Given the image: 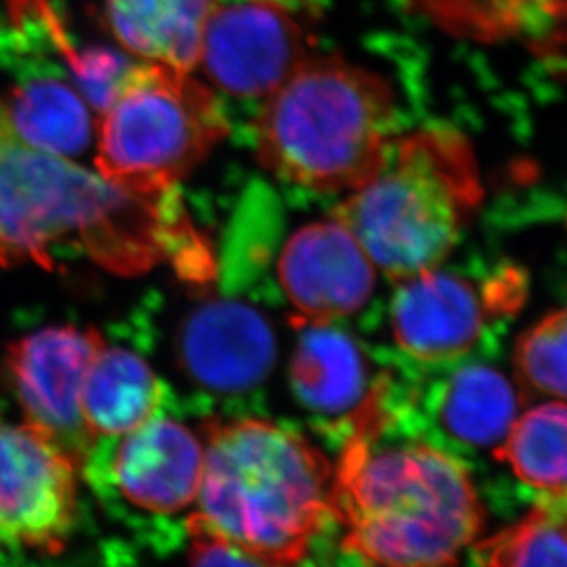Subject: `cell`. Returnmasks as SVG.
Here are the masks:
<instances>
[{
  "mask_svg": "<svg viewBox=\"0 0 567 567\" xmlns=\"http://www.w3.org/2000/svg\"><path fill=\"white\" fill-rule=\"evenodd\" d=\"M61 246L82 247L118 275L142 274L164 258L207 268L172 194H133L72 158L30 146L17 137L0 99V268H52Z\"/></svg>",
  "mask_w": 567,
  "mask_h": 567,
  "instance_id": "6da1fadb",
  "label": "cell"
},
{
  "mask_svg": "<svg viewBox=\"0 0 567 567\" xmlns=\"http://www.w3.org/2000/svg\"><path fill=\"white\" fill-rule=\"evenodd\" d=\"M385 382L355 413L338 468L333 519L347 551L371 567H450L483 527L457 458L422 441H383Z\"/></svg>",
  "mask_w": 567,
  "mask_h": 567,
  "instance_id": "7a4b0ae2",
  "label": "cell"
},
{
  "mask_svg": "<svg viewBox=\"0 0 567 567\" xmlns=\"http://www.w3.org/2000/svg\"><path fill=\"white\" fill-rule=\"evenodd\" d=\"M205 466L197 513L225 540L289 567L333 519V466L308 439L258 419L203 430Z\"/></svg>",
  "mask_w": 567,
  "mask_h": 567,
  "instance_id": "3957f363",
  "label": "cell"
},
{
  "mask_svg": "<svg viewBox=\"0 0 567 567\" xmlns=\"http://www.w3.org/2000/svg\"><path fill=\"white\" fill-rule=\"evenodd\" d=\"M396 133L388 80L339 55L306 58L255 122L260 163L317 192H352L371 179Z\"/></svg>",
  "mask_w": 567,
  "mask_h": 567,
  "instance_id": "277c9868",
  "label": "cell"
},
{
  "mask_svg": "<svg viewBox=\"0 0 567 567\" xmlns=\"http://www.w3.org/2000/svg\"><path fill=\"white\" fill-rule=\"evenodd\" d=\"M333 210L389 279L439 268L480 205L474 152L447 130L396 137L377 174Z\"/></svg>",
  "mask_w": 567,
  "mask_h": 567,
  "instance_id": "5b68a950",
  "label": "cell"
},
{
  "mask_svg": "<svg viewBox=\"0 0 567 567\" xmlns=\"http://www.w3.org/2000/svg\"><path fill=\"white\" fill-rule=\"evenodd\" d=\"M96 124V172L124 190L168 196L229 133L218 99L190 72L130 66Z\"/></svg>",
  "mask_w": 567,
  "mask_h": 567,
  "instance_id": "8992f818",
  "label": "cell"
},
{
  "mask_svg": "<svg viewBox=\"0 0 567 567\" xmlns=\"http://www.w3.org/2000/svg\"><path fill=\"white\" fill-rule=\"evenodd\" d=\"M310 55L302 22L280 0H214L196 69L225 93L266 99Z\"/></svg>",
  "mask_w": 567,
  "mask_h": 567,
  "instance_id": "52a82bcc",
  "label": "cell"
},
{
  "mask_svg": "<svg viewBox=\"0 0 567 567\" xmlns=\"http://www.w3.org/2000/svg\"><path fill=\"white\" fill-rule=\"evenodd\" d=\"M105 341L94 328L49 327L8 344L6 380L24 422L69 453L85 458L94 436L83 421L82 388Z\"/></svg>",
  "mask_w": 567,
  "mask_h": 567,
  "instance_id": "ba28073f",
  "label": "cell"
},
{
  "mask_svg": "<svg viewBox=\"0 0 567 567\" xmlns=\"http://www.w3.org/2000/svg\"><path fill=\"white\" fill-rule=\"evenodd\" d=\"M391 321L400 349L422 363H450L474 349L492 317L524 297L518 274L505 271L491 288L433 268L399 282Z\"/></svg>",
  "mask_w": 567,
  "mask_h": 567,
  "instance_id": "9c48e42d",
  "label": "cell"
},
{
  "mask_svg": "<svg viewBox=\"0 0 567 567\" xmlns=\"http://www.w3.org/2000/svg\"><path fill=\"white\" fill-rule=\"evenodd\" d=\"M76 511V461L27 422L0 419V536L54 555Z\"/></svg>",
  "mask_w": 567,
  "mask_h": 567,
  "instance_id": "30bf717a",
  "label": "cell"
},
{
  "mask_svg": "<svg viewBox=\"0 0 567 567\" xmlns=\"http://www.w3.org/2000/svg\"><path fill=\"white\" fill-rule=\"evenodd\" d=\"M279 279L299 324H327L365 306L377 284V266L332 216L305 225L289 238Z\"/></svg>",
  "mask_w": 567,
  "mask_h": 567,
  "instance_id": "8fae6325",
  "label": "cell"
},
{
  "mask_svg": "<svg viewBox=\"0 0 567 567\" xmlns=\"http://www.w3.org/2000/svg\"><path fill=\"white\" fill-rule=\"evenodd\" d=\"M177 347L186 374L216 393L257 388L277 358L268 319L238 300H210L192 311L181 327Z\"/></svg>",
  "mask_w": 567,
  "mask_h": 567,
  "instance_id": "7c38bea8",
  "label": "cell"
},
{
  "mask_svg": "<svg viewBox=\"0 0 567 567\" xmlns=\"http://www.w3.org/2000/svg\"><path fill=\"white\" fill-rule=\"evenodd\" d=\"M205 446L181 422L153 416L122 435L113 457V475L122 496L137 507L174 514L197 502Z\"/></svg>",
  "mask_w": 567,
  "mask_h": 567,
  "instance_id": "4fadbf2b",
  "label": "cell"
},
{
  "mask_svg": "<svg viewBox=\"0 0 567 567\" xmlns=\"http://www.w3.org/2000/svg\"><path fill=\"white\" fill-rule=\"evenodd\" d=\"M289 367L297 399L319 415H347L367 404L378 383L371 382L365 355L347 333L327 324L302 322Z\"/></svg>",
  "mask_w": 567,
  "mask_h": 567,
  "instance_id": "5bb4252c",
  "label": "cell"
},
{
  "mask_svg": "<svg viewBox=\"0 0 567 567\" xmlns=\"http://www.w3.org/2000/svg\"><path fill=\"white\" fill-rule=\"evenodd\" d=\"M214 0H105L116 41L147 63L192 72Z\"/></svg>",
  "mask_w": 567,
  "mask_h": 567,
  "instance_id": "9a60e30c",
  "label": "cell"
},
{
  "mask_svg": "<svg viewBox=\"0 0 567 567\" xmlns=\"http://www.w3.org/2000/svg\"><path fill=\"white\" fill-rule=\"evenodd\" d=\"M163 402V383L141 355L107 344L94 355L82 388L83 421L94 441L137 430Z\"/></svg>",
  "mask_w": 567,
  "mask_h": 567,
  "instance_id": "2e32d148",
  "label": "cell"
},
{
  "mask_svg": "<svg viewBox=\"0 0 567 567\" xmlns=\"http://www.w3.org/2000/svg\"><path fill=\"white\" fill-rule=\"evenodd\" d=\"M435 415L442 431L458 444L497 447L522 415V396L494 367H463L436 391Z\"/></svg>",
  "mask_w": 567,
  "mask_h": 567,
  "instance_id": "e0dca14e",
  "label": "cell"
},
{
  "mask_svg": "<svg viewBox=\"0 0 567 567\" xmlns=\"http://www.w3.org/2000/svg\"><path fill=\"white\" fill-rule=\"evenodd\" d=\"M6 115L17 137L60 157H80L93 141V118L82 94L54 78L22 83L8 94Z\"/></svg>",
  "mask_w": 567,
  "mask_h": 567,
  "instance_id": "ac0fdd59",
  "label": "cell"
},
{
  "mask_svg": "<svg viewBox=\"0 0 567 567\" xmlns=\"http://www.w3.org/2000/svg\"><path fill=\"white\" fill-rule=\"evenodd\" d=\"M494 457L536 491H567V404L549 402L516 419Z\"/></svg>",
  "mask_w": 567,
  "mask_h": 567,
  "instance_id": "d6986e66",
  "label": "cell"
},
{
  "mask_svg": "<svg viewBox=\"0 0 567 567\" xmlns=\"http://www.w3.org/2000/svg\"><path fill=\"white\" fill-rule=\"evenodd\" d=\"M483 567H567V491L542 494L527 516L480 542Z\"/></svg>",
  "mask_w": 567,
  "mask_h": 567,
  "instance_id": "ffe728a7",
  "label": "cell"
},
{
  "mask_svg": "<svg viewBox=\"0 0 567 567\" xmlns=\"http://www.w3.org/2000/svg\"><path fill=\"white\" fill-rule=\"evenodd\" d=\"M514 363L527 385L553 399L567 400V306L522 333Z\"/></svg>",
  "mask_w": 567,
  "mask_h": 567,
  "instance_id": "44dd1931",
  "label": "cell"
},
{
  "mask_svg": "<svg viewBox=\"0 0 567 567\" xmlns=\"http://www.w3.org/2000/svg\"><path fill=\"white\" fill-rule=\"evenodd\" d=\"M190 533V555L188 567H284L260 557L257 553L247 551L224 536L216 535L199 519H188Z\"/></svg>",
  "mask_w": 567,
  "mask_h": 567,
  "instance_id": "7402d4cb",
  "label": "cell"
},
{
  "mask_svg": "<svg viewBox=\"0 0 567 567\" xmlns=\"http://www.w3.org/2000/svg\"><path fill=\"white\" fill-rule=\"evenodd\" d=\"M540 16L529 35L533 49L546 54L567 55V0H533Z\"/></svg>",
  "mask_w": 567,
  "mask_h": 567,
  "instance_id": "603a6c76",
  "label": "cell"
}]
</instances>
